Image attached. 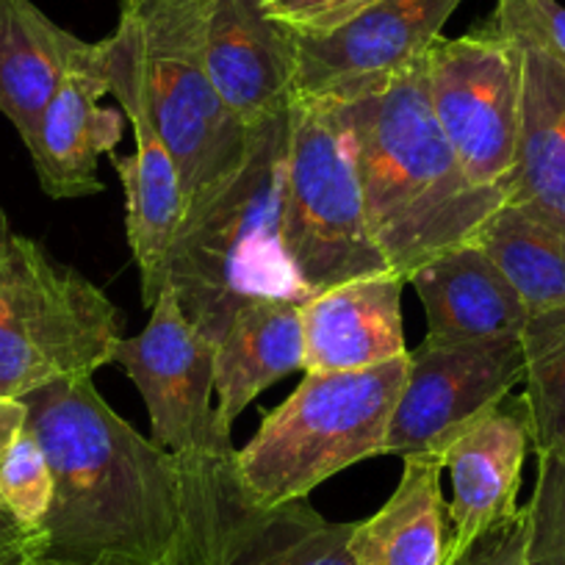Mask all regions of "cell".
Here are the masks:
<instances>
[{
	"label": "cell",
	"instance_id": "cell-29",
	"mask_svg": "<svg viewBox=\"0 0 565 565\" xmlns=\"http://www.w3.org/2000/svg\"><path fill=\"white\" fill-rule=\"evenodd\" d=\"M47 554L45 530H34L0 508V565H34Z\"/></svg>",
	"mask_w": 565,
	"mask_h": 565
},
{
	"label": "cell",
	"instance_id": "cell-31",
	"mask_svg": "<svg viewBox=\"0 0 565 565\" xmlns=\"http://www.w3.org/2000/svg\"><path fill=\"white\" fill-rule=\"evenodd\" d=\"M29 427V405L20 396L0 394V460Z\"/></svg>",
	"mask_w": 565,
	"mask_h": 565
},
{
	"label": "cell",
	"instance_id": "cell-14",
	"mask_svg": "<svg viewBox=\"0 0 565 565\" xmlns=\"http://www.w3.org/2000/svg\"><path fill=\"white\" fill-rule=\"evenodd\" d=\"M205 67L227 111L247 130L280 117L297 97V34L264 0H209Z\"/></svg>",
	"mask_w": 565,
	"mask_h": 565
},
{
	"label": "cell",
	"instance_id": "cell-15",
	"mask_svg": "<svg viewBox=\"0 0 565 565\" xmlns=\"http://www.w3.org/2000/svg\"><path fill=\"white\" fill-rule=\"evenodd\" d=\"M530 447L524 396L508 394L444 452V469L452 480L444 565H452L488 526L519 510L515 499Z\"/></svg>",
	"mask_w": 565,
	"mask_h": 565
},
{
	"label": "cell",
	"instance_id": "cell-1",
	"mask_svg": "<svg viewBox=\"0 0 565 565\" xmlns=\"http://www.w3.org/2000/svg\"><path fill=\"white\" fill-rule=\"evenodd\" d=\"M51 463L47 554L73 565H172L181 535V460L134 430L92 377L23 396Z\"/></svg>",
	"mask_w": 565,
	"mask_h": 565
},
{
	"label": "cell",
	"instance_id": "cell-33",
	"mask_svg": "<svg viewBox=\"0 0 565 565\" xmlns=\"http://www.w3.org/2000/svg\"><path fill=\"white\" fill-rule=\"evenodd\" d=\"M12 236V231H9V222H7V216H3V211H0V247H3V244H7V238Z\"/></svg>",
	"mask_w": 565,
	"mask_h": 565
},
{
	"label": "cell",
	"instance_id": "cell-19",
	"mask_svg": "<svg viewBox=\"0 0 565 565\" xmlns=\"http://www.w3.org/2000/svg\"><path fill=\"white\" fill-rule=\"evenodd\" d=\"M513 42V40H510ZM521 62V125L508 205L565 236V64L515 42Z\"/></svg>",
	"mask_w": 565,
	"mask_h": 565
},
{
	"label": "cell",
	"instance_id": "cell-24",
	"mask_svg": "<svg viewBox=\"0 0 565 565\" xmlns=\"http://www.w3.org/2000/svg\"><path fill=\"white\" fill-rule=\"evenodd\" d=\"M524 402L535 455H565V308L532 313L524 333Z\"/></svg>",
	"mask_w": 565,
	"mask_h": 565
},
{
	"label": "cell",
	"instance_id": "cell-13",
	"mask_svg": "<svg viewBox=\"0 0 565 565\" xmlns=\"http://www.w3.org/2000/svg\"><path fill=\"white\" fill-rule=\"evenodd\" d=\"M463 0H380L328 34H297V97L355 100L430 51Z\"/></svg>",
	"mask_w": 565,
	"mask_h": 565
},
{
	"label": "cell",
	"instance_id": "cell-27",
	"mask_svg": "<svg viewBox=\"0 0 565 565\" xmlns=\"http://www.w3.org/2000/svg\"><path fill=\"white\" fill-rule=\"evenodd\" d=\"M486 25L504 40L535 45L565 64V7L557 0H497Z\"/></svg>",
	"mask_w": 565,
	"mask_h": 565
},
{
	"label": "cell",
	"instance_id": "cell-11",
	"mask_svg": "<svg viewBox=\"0 0 565 565\" xmlns=\"http://www.w3.org/2000/svg\"><path fill=\"white\" fill-rule=\"evenodd\" d=\"M524 366L521 335L452 347L422 344L411 352L383 455L444 460L471 424L524 383Z\"/></svg>",
	"mask_w": 565,
	"mask_h": 565
},
{
	"label": "cell",
	"instance_id": "cell-20",
	"mask_svg": "<svg viewBox=\"0 0 565 565\" xmlns=\"http://www.w3.org/2000/svg\"><path fill=\"white\" fill-rule=\"evenodd\" d=\"M92 47L95 42L64 31L34 0H0V114L18 128L25 148L53 92Z\"/></svg>",
	"mask_w": 565,
	"mask_h": 565
},
{
	"label": "cell",
	"instance_id": "cell-22",
	"mask_svg": "<svg viewBox=\"0 0 565 565\" xmlns=\"http://www.w3.org/2000/svg\"><path fill=\"white\" fill-rule=\"evenodd\" d=\"M388 502L350 537L352 565H444L447 504L441 497V458L411 455Z\"/></svg>",
	"mask_w": 565,
	"mask_h": 565
},
{
	"label": "cell",
	"instance_id": "cell-17",
	"mask_svg": "<svg viewBox=\"0 0 565 565\" xmlns=\"http://www.w3.org/2000/svg\"><path fill=\"white\" fill-rule=\"evenodd\" d=\"M405 282L399 271L388 269L313 295L302 306V372H361L407 355L402 333Z\"/></svg>",
	"mask_w": 565,
	"mask_h": 565
},
{
	"label": "cell",
	"instance_id": "cell-23",
	"mask_svg": "<svg viewBox=\"0 0 565 565\" xmlns=\"http://www.w3.org/2000/svg\"><path fill=\"white\" fill-rule=\"evenodd\" d=\"M471 242L497 264L526 311L565 308V236L515 205L493 211Z\"/></svg>",
	"mask_w": 565,
	"mask_h": 565
},
{
	"label": "cell",
	"instance_id": "cell-2",
	"mask_svg": "<svg viewBox=\"0 0 565 565\" xmlns=\"http://www.w3.org/2000/svg\"><path fill=\"white\" fill-rule=\"evenodd\" d=\"M341 108L369 231L405 280L436 255L471 242L508 203L504 189L477 186L460 167L433 111L424 56Z\"/></svg>",
	"mask_w": 565,
	"mask_h": 565
},
{
	"label": "cell",
	"instance_id": "cell-16",
	"mask_svg": "<svg viewBox=\"0 0 565 565\" xmlns=\"http://www.w3.org/2000/svg\"><path fill=\"white\" fill-rule=\"evenodd\" d=\"M111 95L106 78V45L95 42L89 56L70 70L40 119L29 145L36 178L47 198L75 200L103 192L97 159L111 156L122 139V114L103 108Z\"/></svg>",
	"mask_w": 565,
	"mask_h": 565
},
{
	"label": "cell",
	"instance_id": "cell-21",
	"mask_svg": "<svg viewBox=\"0 0 565 565\" xmlns=\"http://www.w3.org/2000/svg\"><path fill=\"white\" fill-rule=\"evenodd\" d=\"M302 306L289 300H258L236 313L216 341L214 394L225 430H233L244 407L277 380L302 372Z\"/></svg>",
	"mask_w": 565,
	"mask_h": 565
},
{
	"label": "cell",
	"instance_id": "cell-30",
	"mask_svg": "<svg viewBox=\"0 0 565 565\" xmlns=\"http://www.w3.org/2000/svg\"><path fill=\"white\" fill-rule=\"evenodd\" d=\"M374 3H380V0H328V3H322L295 34H328V31L350 23L352 18L366 12Z\"/></svg>",
	"mask_w": 565,
	"mask_h": 565
},
{
	"label": "cell",
	"instance_id": "cell-34",
	"mask_svg": "<svg viewBox=\"0 0 565 565\" xmlns=\"http://www.w3.org/2000/svg\"><path fill=\"white\" fill-rule=\"evenodd\" d=\"M34 565H73V563H62V559H53V557H42L36 559Z\"/></svg>",
	"mask_w": 565,
	"mask_h": 565
},
{
	"label": "cell",
	"instance_id": "cell-6",
	"mask_svg": "<svg viewBox=\"0 0 565 565\" xmlns=\"http://www.w3.org/2000/svg\"><path fill=\"white\" fill-rule=\"evenodd\" d=\"M205 7L209 0H119V18L139 42L150 117L178 167L186 211L249 153V130L227 111L205 67Z\"/></svg>",
	"mask_w": 565,
	"mask_h": 565
},
{
	"label": "cell",
	"instance_id": "cell-28",
	"mask_svg": "<svg viewBox=\"0 0 565 565\" xmlns=\"http://www.w3.org/2000/svg\"><path fill=\"white\" fill-rule=\"evenodd\" d=\"M452 565H530V508L488 526Z\"/></svg>",
	"mask_w": 565,
	"mask_h": 565
},
{
	"label": "cell",
	"instance_id": "cell-8",
	"mask_svg": "<svg viewBox=\"0 0 565 565\" xmlns=\"http://www.w3.org/2000/svg\"><path fill=\"white\" fill-rule=\"evenodd\" d=\"M233 452L181 460V535L172 565H352L355 524L308 499L264 508L242 488Z\"/></svg>",
	"mask_w": 565,
	"mask_h": 565
},
{
	"label": "cell",
	"instance_id": "cell-18",
	"mask_svg": "<svg viewBox=\"0 0 565 565\" xmlns=\"http://www.w3.org/2000/svg\"><path fill=\"white\" fill-rule=\"evenodd\" d=\"M424 313V344L452 347L524 333L530 311L475 242L458 244L407 277Z\"/></svg>",
	"mask_w": 565,
	"mask_h": 565
},
{
	"label": "cell",
	"instance_id": "cell-32",
	"mask_svg": "<svg viewBox=\"0 0 565 565\" xmlns=\"http://www.w3.org/2000/svg\"><path fill=\"white\" fill-rule=\"evenodd\" d=\"M322 3H328V0H264V9L269 18L280 20L282 25L297 31Z\"/></svg>",
	"mask_w": 565,
	"mask_h": 565
},
{
	"label": "cell",
	"instance_id": "cell-4",
	"mask_svg": "<svg viewBox=\"0 0 565 565\" xmlns=\"http://www.w3.org/2000/svg\"><path fill=\"white\" fill-rule=\"evenodd\" d=\"M407 363L411 352L361 372H306L233 455L247 497L264 508L297 502L339 471L380 458Z\"/></svg>",
	"mask_w": 565,
	"mask_h": 565
},
{
	"label": "cell",
	"instance_id": "cell-26",
	"mask_svg": "<svg viewBox=\"0 0 565 565\" xmlns=\"http://www.w3.org/2000/svg\"><path fill=\"white\" fill-rule=\"evenodd\" d=\"M530 565H565V455H541L530 499Z\"/></svg>",
	"mask_w": 565,
	"mask_h": 565
},
{
	"label": "cell",
	"instance_id": "cell-25",
	"mask_svg": "<svg viewBox=\"0 0 565 565\" xmlns=\"http://www.w3.org/2000/svg\"><path fill=\"white\" fill-rule=\"evenodd\" d=\"M53 493L56 482L51 463L36 438L25 430L0 460V508L20 524L42 530L53 508Z\"/></svg>",
	"mask_w": 565,
	"mask_h": 565
},
{
	"label": "cell",
	"instance_id": "cell-12",
	"mask_svg": "<svg viewBox=\"0 0 565 565\" xmlns=\"http://www.w3.org/2000/svg\"><path fill=\"white\" fill-rule=\"evenodd\" d=\"M106 45V78L108 89L122 106V114L134 125L136 153L119 159L111 153L125 192V231H128L130 253L141 275V300L153 308L156 297L164 289L167 255H170L175 233L183 222V189L178 167L150 117L145 70H141L139 42L128 20L119 18Z\"/></svg>",
	"mask_w": 565,
	"mask_h": 565
},
{
	"label": "cell",
	"instance_id": "cell-3",
	"mask_svg": "<svg viewBox=\"0 0 565 565\" xmlns=\"http://www.w3.org/2000/svg\"><path fill=\"white\" fill-rule=\"evenodd\" d=\"M289 136L291 108L249 130L244 164L183 214L167 255L164 286L214 347L249 302L311 300L282 247Z\"/></svg>",
	"mask_w": 565,
	"mask_h": 565
},
{
	"label": "cell",
	"instance_id": "cell-7",
	"mask_svg": "<svg viewBox=\"0 0 565 565\" xmlns=\"http://www.w3.org/2000/svg\"><path fill=\"white\" fill-rule=\"evenodd\" d=\"M282 247L311 297L391 269L369 231L355 145L339 100L291 103Z\"/></svg>",
	"mask_w": 565,
	"mask_h": 565
},
{
	"label": "cell",
	"instance_id": "cell-9",
	"mask_svg": "<svg viewBox=\"0 0 565 565\" xmlns=\"http://www.w3.org/2000/svg\"><path fill=\"white\" fill-rule=\"evenodd\" d=\"M427 92L444 136L471 183L504 189L521 125V62L515 42L488 25L438 36L424 53Z\"/></svg>",
	"mask_w": 565,
	"mask_h": 565
},
{
	"label": "cell",
	"instance_id": "cell-10",
	"mask_svg": "<svg viewBox=\"0 0 565 565\" xmlns=\"http://www.w3.org/2000/svg\"><path fill=\"white\" fill-rule=\"evenodd\" d=\"M216 347L183 317L170 286L159 291L139 335L119 339L114 363L145 399L150 438L175 458L233 452L214 399Z\"/></svg>",
	"mask_w": 565,
	"mask_h": 565
},
{
	"label": "cell",
	"instance_id": "cell-5",
	"mask_svg": "<svg viewBox=\"0 0 565 565\" xmlns=\"http://www.w3.org/2000/svg\"><path fill=\"white\" fill-rule=\"evenodd\" d=\"M117 306L89 277L12 236L0 247V394L29 396L114 363Z\"/></svg>",
	"mask_w": 565,
	"mask_h": 565
}]
</instances>
